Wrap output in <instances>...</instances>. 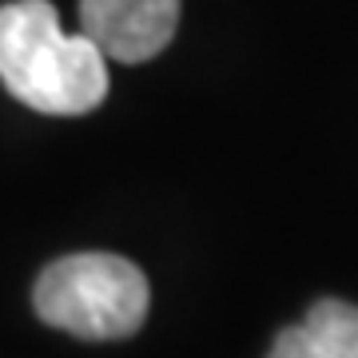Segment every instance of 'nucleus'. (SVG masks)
Listing matches in <instances>:
<instances>
[{"label":"nucleus","mask_w":358,"mask_h":358,"mask_svg":"<svg viewBox=\"0 0 358 358\" xmlns=\"http://www.w3.org/2000/svg\"><path fill=\"white\" fill-rule=\"evenodd\" d=\"M84 32L68 36L52 0L0 4V80L44 115H84L108 96V64Z\"/></svg>","instance_id":"1"},{"label":"nucleus","mask_w":358,"mask_h":358,"mask_svg":"<svg viewBox=\"0 0 358 358\" xmlns=\"http://www.w3.org/2000/svg\"><path fill=\"white\" fill-rule=\"evenodd\" d=\"M32 307L56 331L88 343H112L143 327L152 291L148 275L124 255L80 251L40 271L32 287Z\"/></svg>","instance_id":"2"},{"label":"nucleus","mask_w":358,"mask_h":358,"mask_svg":"<svg viewBox=\"0 0 358 358\" xmlns=\"http://www.w3.org/2000/svg\"><path fill=\"white\" fill-rule=\"evenodd\" d=\"M179 0H80V32L120 64H143L171 44Z\"/></svg>","instance_id":"3"},{"label":"nucleus","mask_w":358,"mask_h":358,"mask_svg":"<svg viewBox=\"0 0 358 358\" xmlns=\"http://www.w3.org/2000/svg\"><path fill=\"white\" fill-rule=\"evenodd\" d=\"M267 358H358V307L319 299L307 319L287 327Z\"/></svg>","instance_id":"4"}]
</instances>
